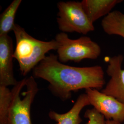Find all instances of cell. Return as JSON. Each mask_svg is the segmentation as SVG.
Listing matches in <instances>:
<instances>
[{
	"instance_id": "6da1fadb",
	"label": "cell",
	"mask_w": 124,
	"mask_h": 124,
	"mask_svg": "<svg viewBox=\"0 0 124 124\" xmlns=\"http://www.w3.org/2000/svg\"><path fill=\"white\" fill-rule=\"evenodd\" d=\"M32 71L35 78L47 81L51 92L63 101L71 98L73 92L83 89L100 90L105 84L102 67L69 66L53 54L46 56Z\"/></svg>"
},
{
	"instance_id": "7a4b0ae2",
	"label": "cell",
	"mask_w": 124,
	"mask_h": 124,
	"mask_svg": "<svg viewBox=\"0 0 124 124\" xmlns=\"http://www.w3.org/2000/svg\"><path fill=\"white\" fill-rule=\"evenodd\" d=\"M13 31L16 40L13 58L18 61L23 76L33 70L49 51L58 49V43L55 39L48 41L36 39L18 24L15 23Z\"/></svg>"
},
{
	"instance_id": "3957f363",
	"label": "cell",
	"mask_w": 124,
	"mask_h": 124,
	"mask_svg": "<svg viewBox=\"0 0 124 124\" xmlns=\"http://www.w3.org/2000/svg\"><path fill=\"white\" fill-rule=\"evenodd\" d=\"M8 124H32L31 105L39 91L33 76L24 78L13 86Z\"/></svg>"
},
{
	"instance_id": "277c9868",
	"label": "cell",
	"mask_w": 124,
	"mask_h": 124,
	"mask_svg": "<svg viewBox=\"0 0 124 124\" xmlns=\"http://www.w3.org/2000/svg\"><path fill=\"white\" fill-rule=\"evenodd\" d=\"M55 40L58 44V59L63 63L80 62L85 59H96L101 53L99 45L86 36L72 39L67 33L60 32L56 35Z\"/></svg>"
},
{
	"instance_id": "5b68a950",
	"label": "cell",
	"mask_w": 124,
	"mask_h": 124,
	"mask_svg": "<svg viewBox=\"0 0 124 124\" xmlns=\"http://www.w3.org/2000/svg\"><path fill=\"white\" fill-rule=\"evenodd\" d=\"M57 21L59 30L63 33L86 35L95 30L93 23L89 19L81 2L59 1Z\"/></svg>"
},
{
	"instance_id": "8992f818",
	"label": "cell",
	"mask_w": 124,
	"mask_h": 124,
	"mask_svg": "<svg viewBox=\"0 0 124 124\" xmlns=\"http://www.w3.org/2000/svg\"><path fill=\"white\" fill-rule=\"evenodd\" d=\"M85 93L90 105L106 120H113L121 123L124 122V104L96 89H87Z\"/></svg>"
},
{
	"instance_id": "52a82bcc",
	"label": "cell",
	"mask_w": 124,
	"mask_h": 124,
	"mask_svg": "<svg viewBox=\"0 0 124 124\" xmlns=\"http://www.w3.org/2000/svg\"><path fill=\"white\" fill-rule=\"evenodd\" d=\"M124 57L120 54L108 60L106 73L110 79L101 92L124 104V70L122 68Z\"/></svg>"
},
{
	"instance_id": "ba28073f",
	"label": "cell",
	"mask_w": 124,
	"mask_h": 124,
	"mask_svg": "<svg viewBox=\"0 0 124 124\" xmlns=\"http://www.w3.org/2000/svg\"><path fill=\"white\" fill-rule=\"evenodd\" d=\"M14 51L12 38L0 36V86H14L18 82L13 72Z\"/></svg>"
},
{
	"instance_id": "9c48e42d",
	"label": "cell",
	"mask_w": 124,
	"mask_h": 124,
	"mask_svg": "<svg viewBox=\"0 0 124 124\" xmlns=\"http://www.w3.org/2000/svg\"><path fill=\"white\" fill-rule=\"evenodd\" d=\"M90 105L88 98L85 93L80 94L75 103L69 111L59 114L54 111L49 113V118L56 122V124H80L82 120L80 114L85 107Z\"/></svg>"
},
{
	"instance_id": "30bf717a",
	"label": "cell",
	"mask_w": 124,
	"mask_h": 124,
	"mask_svg": "<svg viewBox=\"0 0 124 124\" xmlns=\"http://www.w3.org/2000/svg\"><path fill=\"white\" fill-rule=\"evenodd\" d=\"M122 0H83V8L90 21L93 23L98 19L106 16Z\"/></svg>"
},
{
	"instance_id": "8fae6325",
	"label": "cell",
	"mask_w": 124,
	"mask_h": 124,
	"mask_svg": "<svg viewBox=\"0 0 124 124\" xmlns=\"http://www.w3.org/2000/svg\"><path fill=\"white\" fill-rule=\"evenodd\" d=\"M101 25L108 35H117L124 38V14L121 12H111L102 19Z\"/></svg>"
},
{
	"instance_id": "7c38bea8",
	"label": "cell",
	"mask_w": 124,
	"mask_h": 124,
	"mask_svg": "<svg viewBox=\"0 0 124 124\" xmlns=\"http://www.w3.org/2000/svg\"><path fill=\"white\" fill-rule=\"evenodd\" d=\"M22 0H14L1 14L0 17V36L8 35L13 31L14 20Z\"/></svg>"
},
{
	"instance_id": "4fadbf2b",
	"label": "cell",
	"mask_w": 124,
	"mask_h": 124,
	"mask_svg": "<svg viewBox=\"0 0 124 124\" xmlns=\"http://www.w3.org/2000/svg\"><path fill=\"white\" fill-rule=\"evenodd\" d=\"M12 93L8 87L0 86V124H8Z\"/></svg>"
},
{
	"instance_id": "5bb4252c",
	"label": "cell",
	"mask_w": 124,
	"mask_h": 124,
	"mask_svg": "<svg viewBox=\"0 0 124 124\" xmlns=\"http://www.w3.org/2000/svg\"><path fill=\"white\" fill-rule=\"evenodd\" d=\"M84 117L88 120L86 124H106L105 117L94 108L85 111Z\"/></svg>"
},
{
	"instance_id": "9a60e30c",
	"label": "cell",
	"mask_w": 124,
	"mask_h": 124,
	"mask_svg": "<svg viewBox=\"0 0 124 124\" xmlns=\"http://www.w3.org/2000/svg\"><path fill=\"white\" fill-rule=\"evenodd\" d=\"M106 124H122L121 123L113 120H106Z\"/></svg>"
}]
</instances>
